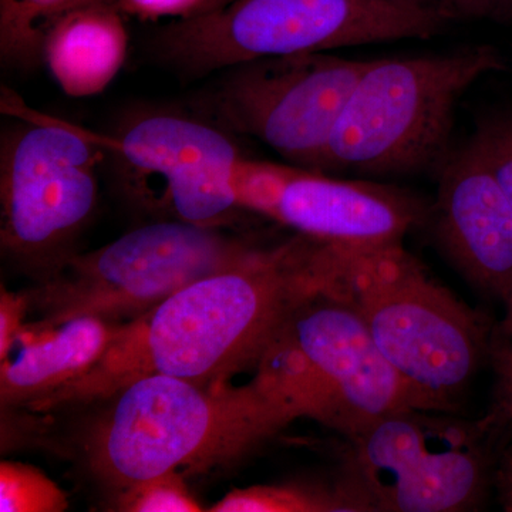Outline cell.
<instances>
[{
  "label": "cell",
  "instance_id": "cell-27",
  "mask_svg": "<svg viewBox=\"0 0 512 512\" xmlns=\"http://www.w3.org/2000/svg\"><path fill=\"white\" fill-rule=\"evenodd\" d=\"M114 5H116V0H114Z\"/></svg>",
  "mask_w": 512,
  "mask_h": 512
},
{
  "label": "cell",
  "instance_id": "cell-2",
  "mask_svg": "<svg viewBox=\"0 0 512 512\" xmlns=\"http://www.w3.org/2000/svg\"><path fill=\"white\" fill-rule=\"evenodd\" d=\"M110 399L90 430L86 456L94 476L117 491L235 460L296 419L258 379L227 387L147 376Z\"/></svg>",
  "mask_w": 512,
  "mask_h": 512
},
{
  "label": "cell",
  "instance_id": "cell-1",
  "mask_svg": "<svg viewBox=\"0 0 512 512\" xmlns=\"http://www.w3.org/2000/svg\"><path fill=\"white\" fill-rule=\"evenodd\" d=\"M335 266V249L303 235L259 245L238 264L114 326L106 350L86 373L28 409L50 412L107 400L147 376L225 383L258 363L293 311L329 284Z\"/></svg>",
  "mask_w": 512,
  "mask_h": 512
},
{
  "label": "cell",
  "instance_id": "cell-5",
  "mask_svg": "<svg viewBox=\"0 0 512 512\" xmlns=\"http://www.w3.org/2000/svg\"><path fill=\"white\" fill-rule=\"evenodd\" d=\"M500 69V53L490 46L373 60L340 114L320 173L404 175L440 167L450 156L458 101Z\"/></svg>",
  "mask_w": 512,
  "mask_h": 512
},
{
  "label": "cell",
  "instance_id": "cell-12",
  "mask_svg": "<svg viewBox=\"0 0 512 512\" xmlns=\"http://www.w3.org/2000/svg\"><path fill=\"white\" fill-rule=\"evenodd\" d=\"M426 218L423 201L399 188L292 165L271 220L333 248L372 252L403 245Z\"/></svg>",
  "mask_w": 512,
  "mask_h": 512
},
{
  "label": "cell",
  "instance_id": "cell-26",
  "mask_svg": "<svg viewBox=\"0 0 512 512\" xmlns=\"http://www.w3.org/2000/svg\"><path fill=\"white\" fill-rule=\"evenodd\" d=\"M512 427V423H511ZM498 488H500L501 503L505 511L512 512V441L505 450L497 473Z\"/></svg>",
  "mask_w": 512,
  "mask_h": 512
},
{
  "label": "cell",
  "instance_id": "cell-8",
  "mask_svg": "<svg viewBox=\"0 0 512 512\" xmlns=\"http://www.w3.org/2000/svg\"><path fill=\"white\" fill-rule=\"evenodd\" d=\"M16 116L0 140V241L9 261L43 282L76 255L106 153L99 134L29 110Z\"/></svg>",
  "mask_w": 512,
  "mask_h": 512
},
{
  "label": "cell",
  "instance_id": "cell-25",
  "mask_svg": "<svg viewBox=\"0 0 512 512\" xmlns=\"http://www.w3.org/2000/svg\"><path fill=\"white\" fill-rule=\"evenodd\" d=\"M29 299L26 293L18 295L8 291H2L0 298V360L12 352L16 340L22 333L23 319L29 312Z\"/></svg>",
  "mask_w": 512,
  "mask_h": 512
},
{
  "label": "cell",
  "instance_id": "cell-10",
  "mask_svg": "<svg viewBox=\"0 0 512 512\" xmlns=\"http://www.w3.org/2000/svg\"><path fill=\"white\" fill-rule=\"evenodd\" d=\"M372 62L328 52L251 60L224 70L201 109L225 130L319 171L340 114Z\"/></svg>",
  "mask_w": 512,
  "mask_h": 512
},
{
  "label": "cell",
  "instance_id": "cell-3",
  "mask_svg": "<svg viewBox=\"0 0 512 512\" xmlns=\"http://www.w3.org/2000/svg\"><path fill=\"white\" fill-rule=\"evenodd\" d=\"M450 20L421 0H228L147 40L157 64L200 79L262 57L427 40Z\"/></svg>",
  "mask_w": 512,
  "mask_h": 512
},
{
  "label": "cell",
  "instance_id": "cell-18",
  "mask_svg": "<svg viewBox=\"0 0 512 512\" xmlns=\"http://www.w3.org/2000/svg\"><path fill=\"white\" fill-rule=\"evenodd\" d=\"M67 495L43 471L22 463L0 464V511L63 512Z\"/></svg>",
  "mask_w": 512,
  "mask_h": 512
},
{
  "label": "cell",
  "instance_id": "cell-23",
  "mask_svg": "<svg viewBox=\"0 0 512 512\" xmlns=\"http://www.w3.org/2000/svg\"><path fill=\"white\" fill-rule=\"evenodd\" d=\"M228 0H116L123 15L140 20L190 19L218 8Z\"/></svg>",
  "mask_w": 512,
  "mask_h": 512
},
{
  "label": "cell",
  "instance_id": "cell-15",
  "mask_svg": "<svg viewBox=\"0 0 512 512\" xmlns=\"http://www.w3.org/2000/svg\"><path fill=\"white\" fill-rule=\"evenodd\" d=\"M123 16L113 3H92L50 30L43 62L67 96H96L119 74L128 49Z\"/></svg>",
  "mask_w": 512,
  "mask_h": 512
},
{
  "label": "cell",
  "instance_id": "cell-22",
  "mask_svg": "<svg viewBox=\"0 0 512 512\" xmlns=\"http://www.w3.org/2000/svg\"><path fill=\"white\" fill-rule=\"evenodd\" d=\"M468 144L490 168L512 205V113L485 117Z\"/></svg>",
  "mask_w": 512,
  "mask_h": 512
},
{
  "label": "cell",
  "instance_id": "cell-7",
  "mask_svg": "<svg viewBox=\"0 0 512 512\" xmlns=\"http://www.w3.org/2000/svg\"><path fill=\"white\" fill-rule=\"evenodd\" d=\"M259 245L222 227L171 220L133 229L89 254H76L26 293L33 323L52 328L90 316L121 325L185 286L238 264Z\"/></svg>",
  "mask_w": 512,
  "mask_h": 512
},
{
  "label": "cell",
  "instance_id": "cell-6",
  "mask_svg": "<svg viewBox=\"0 0 512 512\" xmlns=\"http://www.w3.org/2000/svg\"><path fill=\"white\" fill-rule=\"evenodd\" d=\"M258 367L259 379L296 416L312 417L346 439L400 410H430L329 284L293 311Z\"/></svg>",
  "mask_w": 512,
  "mask_h": 512
},
{
  "label": "cell",
  "instance_id": "cell-13",
  "mask_svg": "<svg viewBox=\"0 0 512 512\" xmlns=\"http://www.w3.org/2000/svg\"><path fill=\"white\" fill-rule=\"evenodd\" d=\"M439 170L429 210L437 242L471 285L503 298L512 284V205L470 144Z\"/></svg>",
  "mask_w": 512,
  "mask_h": 512
},
{
  "label": "cell",
  "instance_id": "cell-19",
  "mask_svg": "<svg viewBox=\"0 0 512 512\" xmlns=\"http://www.w3.org/2000/svg\"><path fill=\"white\" fill-rule=\"evenodd\" d=\"M291 170L292 165L239 158L231 177L239 210L271 218Z\"/></svg>",
  "mask_w": 512,
  "mask_h": 512
},
{
  "label": "cell",
  "instance_id": "cell-16",
  "mask_svg": "<svg viewBox=\"0 0 512 512\" xmlns=\"http://www.w3.org/2000/svg\"><path fill=\"white\" fill-rule=\"evenodd\" d=\"M212 512H373L346 476L335 484L254 485L225 495Z\"/></svg>",
  "mask_w": 512,
  "mask_h": 512
},
{
  "label": "cell",
  "instance_id": "cell-11",
  "mask_svg": "<svg viewBox=\"0 0 512 512\" xmlns=\"http://www.w3.org/2000/svg\"><path fill=\"white\" fill-rule=\"evenodd\" d=\"M114 181L130 200L171 212L174 220L222 227L238 211L231 177L242 157L208 117L144 110L101 136Z\"/></svg>",
  "mask_w": 512,
  "mask_h": 512
},
{
  "label": "cell",
  "instance_id": "cell-14",
  "mask_svg": "<svg viewBox=\"0 0 512 512\" xmlns=\"http://www.w3.org/2000/svg\"><path fill=\"white\" fill-rule=\"evenodd\" d=\"M114 326L90 316L52 328L25 326L18 338L25 343L0 360L3 409L28 407L82 376L103 355Z\"/></svg>",
  "mask_w": 512,
  "mask_h": 512
},
{
  "label": "cell",
  "instance_id": "cell-21",
  "mask_svg": "<svg viewBox=\"0 0 512 512\" xmlns=\"http://www.w3.org/2000/svg\"><path fill=\"white\" fill-rule=\"evenodd\" d=\"M501 301L503 318L488 335L487 357L495 375V402L488 416L505 427L512 423V284Z\"/></svg>",
  "mask_w": 512,
  "mask_h": 512
},
{
  "label": "cell",
  "instance_id": "cell-24",
  "mask_svg": "<svg viewBox=\"0 0 512 512\" xmlns=\"http://www.w3.org/2000/svg\"><path fill=\"white\" fill-rule=\"evenodd\" d=\"M451 23L466 19L512 20V0H421Z\"/></svg>",
  "mask_w": 512,
  "mask_h": 512
},
{
  "label": "cell",
  "instance_id": "cell-17",
  "mask_svg": "<svg viewBox=\"0 0 512 512\" xmlns=\"http://www.w3.org/2000/svg\"><path fill=\"white\" fill-rule=\"evenodd\" d=\"M114 0H0V60L9 69L30 72L43 62L50 30L67 13Z\"/></svg>",
  "mask_w": 512,
  "mask_h": 512
},
{
  "label": "cell",
  "instance_id": "cell-4",
  "mask_svg": "<svg viewBox=\"0 0 512 512\" xmlns=\"http://www.w3.org/2000/svg\"><path fill=\"white\" fill-rule=\"evenodd\" d=\"M329 288L356 309L377 349L433 412L451 413L487 357L490 326L403 245L339 249Z\"/></svg>",
  "mask_w": 512,
  "mask_h": 512
},
{
  "label": "cell",
  "instance_id": "cell-9",
  "mask_svg": "<svg viewBox=\"0 0 512 512\" xmlns=\"http://www.w3.org/2000/svg\"><path fill=\"white\" fill-rule=\"evenodd\" d=\"M443 412L404 409L348 437L343 476L373 512H458L483 501L491 440L501 427Z\"/></svg>",
  "mask_w": 512,
  "mask_h": 512
},
{
  "label": "cell",
  "instance_id": "cell-20",
  "mask_svg": "<svg viewBox=\"0 0 512 512\" xmlns=\"http://www.w3.org/2000/svg\"><path fill=\"white\" fill-rule=\"evenodd\" d=\"M117 507L128 512H198L202 507L192 497L178 471L161 474L119 491Z\"/></svg>",
  "mask_w": 512,
  "mask_h": 512
}]
</instances>
